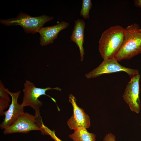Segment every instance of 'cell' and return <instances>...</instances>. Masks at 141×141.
Returning a JSON list of instances; mask_svg holds the SVG:
<instances>
[{
	"label": "cell",
	"mask_w": 141,
	"mask_h": 141,
	"mask_svg": "<svg viewBox=\"0 0 141 141\" xmlns=\"http://www.w3.org/2000/svg\"><path fill=\"white\" fill-rule=\"evenodd\" d=\"M9 102L7 100L0 98V115H4L5 110L9 106Z\"/></svg>",
	"instance_id": "2e32d148"
},
{
	"label": "cell",
	"mask_w": 141,
	"mask_h": 141,
	"mask_svg": "<svg viewBox=\"0 0 141 141\" xmlns=\"http://www.w3.org/2000/svg\"><path fill=\"white\" fill-rule=\"evenodd\" d=\"M53 19L52 16L45 15L32 17L20 11L16 18L0 19V23L7 26L19 25L23 28L25 33L34 34L38 32L46 22L52 20Z\"/></svg>",
	"instance_id": "277c9868"
},
{
	"label": "cell",
	"mask_w": 141,
	"mask_h": 141,
	"mask_svg": "<svg viewBox=\"0 0 141 141\" xmlns=\"http://www.w3.org/2000/svg\"><path fill=\"white\" fill-rule=\"evenodd\" d=\"M134 2L136 6L141 8V0H135Z\"/></svg>",
	"instance_id": "ac0fdd59"
},
{
	"label": "cell",
	"mask_w": 141,
	"mask_h": 141,
	"mask_svg": "<svg viewBox=\"0 0 141 141\" xmlns=\"http://www.w3.org/2000/svg\"><path fill=\"white\" fill-rule=\"evenodd\" d=\"M92 6L91 0H83L82 7L80 11V15L85 19L89 18L90 10Z\"/></svg>",
	"instance_id": "4fadbf2b"
},
{
	"label": "cell",
	"mask_w": 141,
	"mask_h": 141,
	"mask_svg": "<svg viewBox=\"0 0 141 141\" xmlns=\"http://www.w3.org/2000/svg\"><path fill=\"white\" fill-rule=\"evenodd\" d=\"M124 34L125 28L119 25L111 26L102 33L98 50L103 60L114 57L122 45Z\"/></svg>",
	"instance_id": "6da1fadb"
},
{
	"label": "cell",
	"mask_w": 141,
	"mask_h": 141,
	"mask_svg": "<svg viewBox=\"0 0 141 141\" xmlns=\"http://www.w3.org/2000/svg\"><path fill=\"white\" fill-rule=\"evenodd\" d=\"M139 25L132 24L125 28L122 45L114 57L118 61L130 59L141 53V32Z\"/></svg>",
	"instance_id": "7a4b0ae2"
},
{
	"label": "cell",
	"mask_w": 141,
	"mask_h": 141,
	"mask_svg": "<svg viewBox=\"0 0 141 141\" xmlns=\"http://www.w3.org/2000/svg\"><path fill=\"white\" fill-rule=\"evenodd\" d=\"M5 88L2 81H0V98L5 99L10 102L11 99L9 94L5 90Z\"/></svg>",
	"instance_id": "9a60e30c"
},
{
	"label": "cell",
	"mask_w": 141,
	"mask_h": 141,
	"mask_svg": "<svg viewBox=\"0 0 141 141\" xmlns=\"http://www.w3.org/2000/svg\"><path fill=\"white\" fill-rule=\"evenodd\" d=\"M140 75H136L131 78L128 83L122 97L131 111L139 114L141 108L139 98V80Z\"/></svg>",
	"instance_id": "52a82bcc"
},
{
	"label": "cell",
	"mask_w": 141,
	"mask_h": 141,
	"mask_svg": "<svg viewBox=\"0 0 141 141\" xmlns=\"http://www.w3.org/2000/svg\"><path fill=\"white\" fill-rule=\"evenodd\" d=\"M5 90L11 96L12 100L8 110L4 112V118L0 124V127L2 130H4L11 125L24 113V107L21 104H20L18 102L21 91L13 92L7 88L5 89Z\"/></svg>",
	"instance_id": "9c48e42d"
},
{
	"label": "cell",
	"mask_w": 141,
	"mask_h": 141,
	"mask_svg": "<svg viewBox=\"0 0 141 141\" xmlns=\"http://www.w3.org/2000/svg\"><path fill=\"white\" fill-rule=\"evenodd\" d=\"M140 125H141V123L140 124Z\"/></svg>",
	"instance_id": "ffe728a7"
},
{
	"label": "cell",
	"mask_w": 141,
	"mask_h": 141,
	"mask_svg": "<svg viewBox=\"0 0 141 141\" xmlns=\"http://www.w3.org/2000/svg\"><path fill=\"white\" fill-rule=\"evenodd\" d=\"M115 57L103 60L97 67L86 74L85 76L88 79L97 77L104 74L119 72H124L131 77L139 74L138 69L126 67L122 66L118 62Z\"/></svg>",
	"instance_id": "5b68a950"
},
{
	"label": "cell",
	"mask_w": 141,
	"mask_h": 141,
	"mask_svg": "<svg viewBox=\"0 0 141 141\" xmlns=\"http://www.w3.org/2000/svg\"><path fill=\"white\" fill-rule=\"evenodd\" d=\"M68 22L62 21L55 25L42 27L38 32L40 34V44L44 46L53 43L59 33L69 26Z\"/></svg>",
	"instance_id": "30bf717a"
},
{
	"label": "cell",
	"mask_w": 141,
	"mask_h": 141,
	"mask_svg": "<svg viewBox=\"0 0 141 141\" xmlns=\"http://www.w3.org/2000/svg\"><path fill=\"white\" fill-rule=\"evenodd\" d=\"M69 135L73 141H96V135L88 132L87 129L79 128Z\"/></svg>",
	"instance_id": "7c38bea8"
},
{
	"label": "cell",
	"mask_w": 141,
	"mask_h": 141,
	"mask_svg": "<svg viewBox=\"0 0 141 141\" xmlns=\"http://www.w3.org/2000/svg\"><path fill=\"white\" fill-rule=\"evenodd\" d=\"M32 131H41L38 125L36 116L24 112L11 125L4 130L3 133L7 134L15 133H27Z\"/></svg>",
	"instance_id": "8992f818"
},
{
	"label": "cell",
	"mask_w": 141,
	"mask_h": 141,
	"mask_svg": "<svg viewBox=\"0 0 141 141\" xmlns=\"http://www.w3.org/2000/svg\"><path fill=\"white\" fill-rule=\"evenodd\" d=\"M69 101L72 105L73 113L67 122L69 128L74 131L79 128H89L91 125L89 115L77 105L75 97L72 94L69 96Z\"/></svg>",
	"instance_id": "ba28073f"
},
{
	"label": "cell",
	"mask_w": 141,
	"mask_h": 141,
	"mask_svg": "<svg viewBox=\"0 0 141 141\" xmlns=\"http://www.w3.org/2000/svg\"><path fill=\"white\" fill-rule=\"evenodd\" d=\"M115 136L111 133L107 134L103 138V141H117Z\"/></svg>",
	"instance_id": "e0dca14e"
},
{
	"label": "cell",
	"mask_w": 141,
	"mask_h": 141,
	"mask_svg": "<svg viewBox=\"0 0 141 141\" xmlns=\"http://www.w3.org/2000/svg\"><path fill=\"white\" fill-rule=\"evenodd\" d=\"M41 134L43 135L49 136L55 141H62L56 136L54 130H52L43 124L40 127Z\"/></svg>",
	"instance_id": "5bb4252c"
},
{
	"label": "cell",
	"mask_w": 141,
	"mask_h": 141,
	"mask_svg": "<svg viewBox=\"0 0 141 141\" xmlns=\"http://www.w3.org/2000/svg\"><path fill=\"white\" fill-rule=\"evenodd\" d=\"M139 30L141 32V28H140Z\"/></svg>",
	"instance_id": "d6986e66"
},
{
	"label": "cell",
	"mask_w": 141,
	"mask_h": 141,
	"mask_svg": "<svg viewBox=\"0 0 141 141\" xmlns=\"http://www.w3.org/2000/svg\"><path fill=\"white\" fill-rule=\"evenodd\" d=\"M85 27V23L83 20L82 19L76 20L74 22L72 34L70 37V40L75 43L79 49L81 61H83L85 54L83 45Z\"/></svg>",
	"instance_id": "8fae6325"
},
{
	"label": "cell",
	"mask_w": 141,
	"mask_h": 141,
	"mask_svg": "<svg viewBox=\"0 0 141 141\" xmlns=\"http://www.w3.org/2000/svg\"><path fill=\"white\" fill-rule=\"evenodd\" d=\"M50 90L61 91V89L58 87L53 88L50 87L45 88L38 87L33 83L27 80L24 84L23 90L24 95L21 104L24 107L29 106L34 109L35 111L34 115L38 122L42 121L40 113V108L43 104L42 102L38 98L42 96L45 95L56 103V101L54 98L46 94V91Z\"/></svg>",
	"instance_id": "3957f363"
}]
</instances>
